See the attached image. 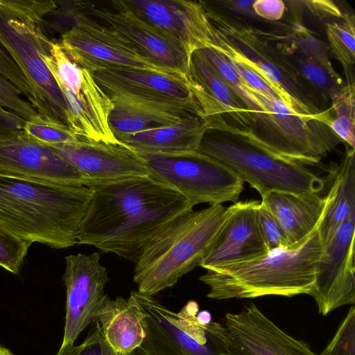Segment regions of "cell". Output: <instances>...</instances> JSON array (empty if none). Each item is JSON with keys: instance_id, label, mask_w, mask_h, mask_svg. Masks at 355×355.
Listing matches in <instances>:
<instances>
[{"instance_id": "6da1fadb", "label": "cell", "mask_w": 355, "mask_h": 355, "mask_svg": "<svg viewBox=\"0 0 355 355\" xmlns=\"http://www.w3.org/2000/svg\"><path fill=\"white\" fill-rule=\"evenodd\" d=\"M92 198L77 244L135 263L166 226L193 211L182 194L150 175L89 181Z\"/></svg>"}, {"instance_id": "7a4b0ae2", "label": "cell", "mask_w": 355, "mask_h": 355, "mask_svg": "<svg viewBox=\"0 0 355 355\" xmlns=\"http://www.w3.org/2000/svg\"><path fill=\"white\" fill-rule=\"evenodd\" d=\"M91 198L85 185L0 173V226L31 244L67 248L77 244Z\"/></svg>"}, {"instance_id": "3957f363", "label": "cell", "mask_w": 355, "mask_h": 355, "mask_svg": "<svg viewBox=\"0 0 355 355\" xmlns=\"http://www.w3.org/2000/svg\"><path fill=\"white\" fill-rule=\"evenodd\" d=\"M323 252L318 229L302 243L281 248L257 259L207 270L199 279L215 300L292 297L312 291Z\"/></svg>"}, {"instance_id": "277c9868", "label": "cell", "mask_w": 355, "mask_h": 355, "mask_svg": "<svg viewBox=\"0 0 355 355\" xmlns=\"http://www.w3.org/2000/svg\"><path fill=\"white\" fill-rule=\"evenodd\" d=\"M58 7L51 0H0V45L23 73L29 103L44 118L67 124V106L42 58L51 53L44 17Z\"/></svg>"}, {"instance_id": "5b68a950", "label": "cell", "mask_w": 355, "mask_h": 355, "mask_svg": "<svg viewBox=\"0 0 355 355\" xmlns=\"http://www.w3.org/2000/svg\"><path fill=\"white\" fill-rule=\"evenodd\" d=\"M226 215L222 205L185 214L160 232L135 262L133 280L138 292L153 296L173 286L199 266Z\"/></svg>"}, {"instance_id": "8992f818", "label": "cell", "mask_w": 355, "mask_h": 355, "mask_svg": "<svg viewBox=\"0 0 355 355\" xmlns=\"http://www.w3.org/2000/svg\"><path fill=\"white\" fill-rule=\"evenodd\" d=\"M211 24V47L260 76L297 114L329 123L331 109L277 55L261 30L241 23L201 1Z\"/></svg>"}, {"instance_id": "52a82bcc", "label": "cell", "mask_w": 355, "mask_h": 355, "mask_svg": "<svg viewBox=\"0 0 355 355\" xmlns=\"http://www.w3.org/2000/svg\"><path fill=\"white\" fill-rule=\"evenodd\" d=\"M130 296L143 314L145 338L139 349L144 355H242L225 325L200 320L196 301L176 313L153 296L135 291Z\"/></svg>"}, {"instance_id": "ba28073f", "label": "cell", "mask_w": 355, "mask_h": 355, "mask_svg": "<svg viewBox=\"0 0 355 355\" xmlns=\"http://www.w3.org/2000/svg\"><path fill=\"white\" fill-rule=\"evenodd\" d=\"M197 151L230 168L261 197L273 191L319 193L324 187V180L303 164L228 133L207 130Z\"/></svg>"}, {"instance_id": "9c48e42d", "label": "cell", "mask_w": 355, "mask_h": 355, "mask_svg": "<svg viewBox=\"0 0 355 355\" xmlns=\"http://www.w3.org/2000/svg\"><path fill=\"white\" fill-rule=\"evenodd\" d=\"M74 4L66 13L71 26L62 33L59 43L78 65L90 72L110 69L150 71L189 83V79L146 57L127 40L85 14L80 1Z\"/></svg>"}, {"instance_id": "30bf717a", "label": "cell", "mask_w": 355, "mask_h": 355, "mask_svg": "<svg viewBox=\"0 0 355 355\" xmlns=\"http://www.w3.org/2000/svg\"><path fill=\"white\" fill-rule=\"evenodd\" d=\"M67 106V124L78 137L118 144L109 123L114 105L92 73L73 62L60 44L42 58Z\"/></svg>"}, {"instance_id": "8fae6325", "label": "cell", "mask_w": 355, "mask_h": 355, "mask_svg": "<svg viewBox=\"0 0 355 355\" xmlns=\"http://www.w3.org/2000/svg\"><path fill=\"white\" fill-rule=\"evenodd\" d=\"M141 156L150 176L176 189L194 206L236 202L244 189V182L237 173L198 151Z\"/></svg>"}, {"instance_id": "7c38bea8", "label": "cell", "mask_w": 355, "mask_h": 355, "mask_svg": "<svg viewBox=\"0 0 355 355\" xmlns=\"http://www.w3.org/2000/svg\"><path fill=\"white\" fill-rule=\"evenodd\" d=\"M91 73L114 107L192 113L203 117L190 85L183 80L132 69H98Z\"/></svg>"}, {"instance_id": "4fadbf2b", "label": "cell", "mask_w": 355, "mask_h": 355, "mask_svg": "<svg viewBox=\"0 0 355 355\" xmlns=\"http://www.w3.org/2000/svg\"><path fill=\"white\" fill-rule=\"evenodd\" d=\"M82 10L130 42L146 57L188 78L191 55L174 37L138 17L123 2L81 1Z\"/></svg>"}, {"instance_id": "5bb4252c", "label": "cell", "mask_w": 355, "mask_h": 355, "mask_svg": "<svg viewBox=\"0 0 355 355\" xmlns=\"http://www.w3.org/2000/svg\"><path fill=\"white\" fill-rule=\"evenodd\" d=\"M100 258L98 252L65 257L66 315L62 346L74 343L84 329L98 322L109 298L104 292L108 273L100 263Z\"/></svg>"}, {"instance_id": "9a60e30c", "label": "cell", "mask_w": 355, "mask_h": 355, "mask_svg": "<svg viewBox=\"0 0 355 355\" xmlns=\"http://www.w3.org/2000/svg\"><path fill=\"white\" fill-rule=\"evenodd\" d=\"M191 90L205 119L208 130L239 137L250 127L248 111L236 92L219 74L202 51H195L188 74Z\"/></svg>"}, {"instance_id": "2e32d148", "label": "cell", "mask_w": 355, "mask_h": 355, "mask_svg": "<svg viewBox=\"0 0 355 355\" xmlns=\"http://www.w3.org/2000/svg\"><path fill=\"white\" fill-rule=\"evenodd\" d=\"M355 215L343 223L324 248L309 293L326 315L335 309L355 303Z\"/></svg>"}, {"instance_id": "e0dca14e", "label": "cell", "mask_w": 355, "mask_h": 355, "mask_svg": "<svg viewBox=\"0 0 355 355\" xmlns=\"http://www.w3.org/2000/svg\"><path fill=\"white\" fill-rule=\"evenodd\" d=\"M259 202L239 201L226 208L223 223L200 267L207 270L253 261L269 253L259 223Z\"/></svg>"}, {"instance_id": "ac0fdd59", "label": "cell", "mask_w": 355, "mask_h": 355, "mask_svg": "<svg viewBox=\"0 0 355 355\" xmlns=\"http://www.w3.org/2000/svg\"><path fill=\"white\" fill-rule=\"evenodd\" d=\"M0 173L58 184L89 182L54 148L31 140L22 130L0 135Z\"/></svg>"}, {"instance_id": "d6986e66", "label": "cell", "mask_w": 355, "mask_h": 355, "mask_svg": "<svg viewBox=\"0 0 355 355\" xmlns=\"http://www.w3.org/2000/svg\"><path fill=\"white\" fill-rule=\"evenodd\" d=\"M52 148L89 182L150 175L145 159L121 143L78 137L72 142Z\"/></svg>"}, {"instance_id": "ffe728a7", "label": "cell", "mask_w": 355, "mask_h": 355, "mask_svg": "<svg viewBox=\"0 0 355 355\" xmlns=\"http://www.w3.org/2000/svg\"><path fill=\"white\" fill-rule=\"evenodd\" d=\"M138 17L180 42L189 54L211 43V24L201 1L123 0Z\"/></svg>"}, {"instance_id": "44dd1931", "label": "cell", "mask_w": 355, "mask_h": 355, "mask_svg": "<svg viewBox=\"0 0 355 355\" xmlns=\"http://www.w3.org/2000/svg\"><path fill=\"white\" fill-rule=\"evenodd\" d=\"M230 338L242 355H317L302 340L281 329L253 303L224 319Z\"/></svg>"}, {"instance_id": "7402d4cb", "label": "cell", "mask_w": 355, "mask_h": 355, "mask_svg": "<svg viewBox=\"0 0 355 355\" xmlns=\"http://www.w3.org/2000/svg\"><path fill=\"white\" fill-rule=\"evenodd\" d=\"M207 130L205 119L195 114L174 125L115 137L141 155H170L197 151Z\"/></svg>"}, {"instance_id": "603a6c76", "label": "cell", "mask_w": 355, "mask_h": 355, "mask_svg": "<svg viewBox=\"0 0 355 355\" xmlns=\"http://www.w3.org/2000/svg\"><path fill=\"white\" fill-rule=\"evenodd\" d=\"M284 231L291 248L305 241L317 229L325 200L319 193L294 194L273 191L261 197Z\"/></svg>"}, {"instance_id": "cb8c5ba5", "label": "cell", "mask_w": 355, "mask_h": 355, "mask_svg": "<svg viewBox=\"0 0 355 355\" xmlns=\"http://www.w3.org/2000/svg\"><path fill=\"white\" fill-rule=\"evenodd\" d=\"M324 198L325 207L318 227L323 248L331 242L340 225L355 215L354 148H346Z\"/></svg>"}, {"instance_id": "d4e9b609", "label": "cell", "mask_w": 355, "mask_h": 355, "mask_svg": "<svg viewBox=\"0 0 355 355\" xmlns=\"http://www.w3.org/2000/svg\"><path fill=\"white\" fill-rule=\"evenodd\" d=\"M143 314L130 296L107 300L99 316L102 334L114 352L128 355L139 349L145 338Z\"/></svg>"}, {"instance_id": "484cf974", "label": "cell", "mask_w": 355, "mask_h": 355, "mask_svg": "<svg viewBox=\"0 0 355 355\" xmlns=\"http://www.w3.org/2000/svg\"><path fill=\"white\" fill-rule=\"evenodd\" d=\"M262 34L288 67L291 69L320 99L327 101L345 85L329 60H321L293 50L279 33Z\"/></svg>"}, {"instance_id": "4316f807", "label": "cell", "mask_w": 355, "mask_h": 355, "mask_svg": "<svg viewBox=\"0 0 355 355\" xmlns=\"http://www.w3.org/2000/svg\"><path fill=\"white\" fill-rule=\"evenodd\" d=\"M191 115L195 114L114 107L110 115L109 123L116 136L174 125Z\"/></svg>"}, {"instance_id": "83f0119b", "label": "cell", "mask_w": 355, "mask_h": 355, "mask_svg": "<svg viewBox=\"0 0 355 355\" xmlns=\"http://www.w3.org/2000/svg\"><path fill=\"white\" fill-rule=\"evenodd\" d=\"M343 21L326 24L329 51L340 62L346 76L347 85L355 84V21L353 15H343Z\"/></svg>"}, {"instance_id": "f1b7e54d", "label": "cell", "mask_w": 355, "mask_h": 355, "mask_svg": "<svg viewBox=\"0 0 355 355\" xmlns=\"http://www.w3.org/2000/svg\"><path fill=\"white\" fill-rule=\"evenodd\" d=\"M336 117L329 123L331 130L347 144L355 147V84L345 85L330 98Z\"/></svg>"}, {"instance_id": "f546056e", "label": "cell", "mask_w": 355, "mask_h": 355, "mask_svg": "<svg viewBox=\"0 0 355 355\" xmlns=\"http://www.w3.org/2000/svg\"><path fill=\"white\" fill-rule=\"evenodd\" d=\"M22 130L31 140L50 147L68 144L78 138L67 125L39 114L26 120Z\"/></svg>"}, {"instance_id": "4dcf8cb0", "label": "cell", "mask_w": 355, "mask_h": 355, "mask_svg": "<svg viewBox=\"0 0 355 355\" xmlns=\"http://www.w3.org/2000/svg\"><path fill=\"white\" fill-rule=\"evenodd\" d=\"M291 31L279 33L281 37L296 52L321 60H329V46L315 37L300 25L291 28Z\"/></svg>"}, {"instance_id": "1f68e13d", "label": "cell", "mask_w": 355, "mask_h": 355, "mask_svg": "<svg viewBox=\"0 0 355 355\" xmlns=\"http://www.w3.org/2000/svg\"><path fill=\"white\" fill-rule=\"evenodd\" d=\"M31 245L0 226V266L17 275Z\"/></svg>"}, {"instance_id": "d6a6232c", "label": "cell", "mask_w": 355, "mask_h": 355, "mask_svg": "<svg viewBox=\"0 0 355 355\" xmlns=\"http://www.w3.org/2000/svg\"><path fill=\"white\" fill-rule=\"evenodd\" d=\"M320 355H355V308L352 306Z\"/></svg>"}, {"instance_id": "836d02e7", "label": "cell", "mask_w": 355, "mask_h": 355, "mask_svg": "<svg viewBox=\"0 0 355 355\" xmlns=\"http://www.w3.org/2000/svg\"><path fill=\"white\" fill-rule=\"evenodd\" d=\"M112 351L97 322L81 344L61 345L56 355H110Z\"/></svg>"}, {"instance_id": "e575fe53", "label": "cell", "mask_w": 355, "mask_h": 355, "mask_svg": "<svg viewBox=\"0 0 355 355\" xmlns=\"http://www.w3.org/2000/svg\"><path fill=\"white\" fill-rule=\"evenodd\" d=\"M259 223L268 251L291 248L281 226L272 213L260 201L258 206Z\"/></svg>"}, {"instance_id": "d590c367", "label": "cell", "mask_w": 355, "mask_h": 355, "mask_svg": "<svg viewBox=\"0 0 355 355\" xmlns=\"http://www.w3.org/2000/svg\"><path fill=\"white\" fill-rule=\"evenodd\" d=\"M21 94L17 87L0 74V105L27 120L38 113Z\"/></svg>"}, {"instance_id": "8d00e7d4", "label": "cell", "mask_w": 355, "mask_h": 355, "mask_svg": "<svg viewBox=\"0 0 355 355\" xmlns=\"http://www.w3.org/2000/svg\"><path fill=\"white\" fill-rule=\"evenodd\" d=\"M0 74L30 99L28 83L16 63L0 45Z\"/></svg>"}, {"instance_id": "74e56055", "label": "cell", "mask_w": 355, "mask_h": 355, "mask_svg": "<svg viewBox=\"0 0 355 355\" xmlns=\"http://www.w3.org/2000/svg\"><path fill=\"white\" fill-rule=\"evenodd\" d=\"M225 58L245 84L259 92L281 100L278 94L260 76L240 61L231 58Z\"/></svg>"}, {"instance_id": "f35d334b", "label": "cell", "mask_w": 355, "mask_h": 355, "mask_svg": "<svg viewBox=\"0 0 355 355\" xmlns=\"http://www.w3.org/2000/svg\"><path fill=\"white\" fill-rule=\"evenodd\" d=\"M310 13L319 19L330 17H343L339 8L331 1L329 0H309L296 1Z\"/></svg>"}, {"instance_id": "ab89813d", "label": "cell", "mask_w": 355, "mask_h": 355, "mask_svg": "<svg viewBox=\"0 0 355 355\" xmlns=\"http://www.w3.org/2000/svg\"><path fill=\"white\" fill-rule=\"evenodd\" d=\"M252 8L260 18L277 21L283 17L286 5L282 0H255Z\"/></svg>"}, {"instance_id": "60d3db41", "label": "cell", "mask_w": 355, "mask_h": 355, "mask_svg": "<svg viewBox=\"0 0 355 355\" xmlns=\"http://www.w3.org/2000/svg\"><path fill=\"white\" fill-rule=\"evenodd\" d=\"M254 1L255 0H226L212 2L217 6H214L210 1H208V3L215 8L217 7V8L226 9L239 15L260 19L261 18L257 15L252 8Z\"/></svg>"}, {"instance_id": "b9f144b4", "label": "cell", "mask_w": 355, "mask_h": 355, "mask_svg": "<svg viewBox=\"0 0 355 355\" xmlns=\"http://www.w3.org/2000/svg\"><path fill=\"white\" fill-rule=\"evenodd\" d=\"M25 121L0 105V135L21 130Z\"/></svg>"}, {"instance_id": "7bdbcfd3", "label": "cell", "mask_w": 355, "mask_h": 355, "mask_svg": "<svg viewBox=\"0 0 355 355\" xmlns=\"http://www.w3.org/2000/svg\"><path fill=\"white\" fill-rule=\"evenodd\" d=\"M0 355H12L11 352L3 347L0 346Z\"/></svg>"}, {"instance_id": "ee69618b", "label": "cell", "mask_w": 355, "mask_h": 355, "mask_svg": "<svg viewBox=\"0 0 355 355\" xmlns=\"http://www.w3.org/2000/svg\"><path fill=\"white\" fill-rule=\"evenodd\" d=\"M110 355H119L118 354H116V352H114V350L112 352V353L110 354Z\"/></svg>"}, {"instance_id": "f6af8a7d", "label": "cell", "mask_w": 355, "mask_h": 355, "mask_svg": "<svg viewBox=\"0 0 355 355\" xmlns=\"http://www.w3.org/2000/svg\"><path fill=\"white\" fill-rule=\"evenodd\" d=\"M128 355H134L133 353L130 354H128Z\"/></svg>"}]
</instances>
